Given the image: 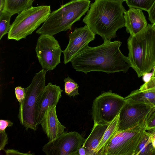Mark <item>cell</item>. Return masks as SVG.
I'll use <instances>...</instances> for the list:
<instances>
[{
	"mask_svg": "<svg viewBox=\"0 0 155 155\" xmlns=\"http://www.w3.org/2000/svg\"><path fill=\"white\" fill-rule=\"evenodd\" d=\"M122 43L119 41L104 40L95 47L87 45L81 49L71 61L77 71L85 74L91 71L107 73L127 72L131 65L128 57L121 52Z\"/></svg>",
	"mask_w": 155,
	"mask_h": 155,
	"instance_id": "cell-1",
	"label": "cell"
},
{
	"mask_svg": "<svg viewBox=\"0 0 155 155\" xmlns=\"http://www.w3.org/2000/svg\"><path fill=\"white\" fill-rule=\"evenodd\" d=\"M124 1L94 0L83 22L104 40L115 38L117 30L125 27Z\"/></svg>",
	"mask_w": 155,
	"mask_h": 155,
	"instance_id": "cell-2",
	"label": "cell"
},
{
	"mask_svg": "<svg viewBox=\"0 0 155 155\" xmlns=\"http://www.w3.org/2000/svg\"><path fill=\"white\" fill-rule=\"evenodd\" d=\"M128 58L131 67L140 78L150 72L155 64V26L148 24L127 40Z\"/></svg>",
	"mask_w": 155,
	"mask_h": 155,
	"instance_id": "cell-3",
	"label": "cell"
},
{
	"mask_svg": "<svg viewBox=\"0 0 155 155\" xmlns=\"http://www.w3.org/2000/svg\"><path fill=\"white\" fill-rule=\"evenodd\" d=\"M90 3V0H71L51 12L36 33L53 36L71 30L73 25L88 11Z\"/></svg>",
	"mask_w": 155,
	"mask_h": 155,
	"instance_id": "cell-4",
	"label": "cell"
},
{
	"mask_svg": "<svg viewBox=\"0 0 155 155\" xmlns=\"http://www.w3.org/2000/svg\"><path fill=\"white\" fill-rule=\"evenodd\" d=\"M47 71L42 69L35 74L30 84L25 88V97L19 104L18 117L20 124L26 130L36 131L38 128L36 123V111L39 99L44 90Z\"/></svg>",
	"mask_w": 155,
	"mask_h": 155,
	"instance_id": "cell-5",
	"label": "cell"
},
{
	"mask_svg": "<svg viewBox=\"0 0 155 155\" xmlns=\"http://www.w3.org/2000/svg\"><path fill=\"white\" fill-rule=\"evenodd\" d=\"M51 13L50 5L32 6L19 13L11 25L8 39L18 41L31 34Z\"/></svg>",
	"mask_w": 155,
	"mask_h": 155,
	"instance_id": "cell-6",
	"label": "cell"
},
{
	"mask_svg": "<svg viewBox=\"0 0 155 155\" xmlns=\"http://www.w3.org/2000/svg\"><path fill=\"white\" fill-rule=\"evenodd\" d=\"M146 129L145 123L117 131L97 155H134Z\"/></svg>",
	"mask_w": 155,
	"mask_h": 155,
	"instance_id": "cell-7",
	"label": "cell"
},
{
	"mask_svg": "<svg viewBox=\"0 0 155 155\" xmlns=\"http://www.w3.org/2000/svg\"><path fill=\"white\" fill-rule=\"evenodd\" d=\"M126 101L112 92H104L93 101L92 110L94 124H108L118 115Z\"/></svg>",
	"mask_w": 155,
	"mask_h": 155,
	"instance_id": "cell-8",
	"label": "cell"
},
{
	"mask_svg": "<svg viewBox=\"0 0 155 155\" xmlns=\"http://www.w3.org/2000/svg\"><path fill=\"white\" fill-rule=\"evenodd\" d=\"M35 50L42 68L47 71L53 70L61 62L62 51L58 41L52 35H41Z\"/></svg>",
	"mask_w": 155,
	"mask_h": 155,
	"instance_id": "cell-9",
	"label": "cell"
},
{
	"mask_svg": "<svg viewBox=\"0 0 155 155\" xmlns=\"http://www.w3.org/2000/svg\"><path fill=\"white\" fill-rule=\"evenodd\" d=\"M85 139L76 131L65 132L45 145L42 150L47 155H77Z\"/></svg>",
	"mask_w": 155,
	"mask_h": 155,
	"instance_id": "cell-10",
	"label": "cell"
},
{
	"mask_svg": "<svg viewBox=\"0 0 155 155\" xmlns=\"http://www.w3.org/2000/svg\"><path fill=\"white\" fill-rule=\"evenodd\" d=\"M152 107L144 104L126 101L119 113L117 131L145 123L146 116Z\"/></svg>",
	"mask_w": 155,
	"mask_h": 155,
	"instance_id": "cell-11",
	"label": "cell"
},
{
	"mask_svg": "<svg viewBox=\"0 0 155 155\" xmlns=\"http://www.w3.org/2000/svg\"><path fill=\"white\" fill-rule=\"evenodd\" d=\"M95 34L87 25L75 28L69 34V42L66 48L62 51L64 54V63L65 64L71 62L79 51L88 45L95 38Z\"/></svg>",
	"mask_w": 155,
	"mask_h": 155,
	"instance_id": "cell-12",
	"label": "cell"
},
{
	"mask_svg": "<svg viewBox=\"0 0 155 155\" xmlns=\"http://www.w3.org/2000/svg\"><path fill=\"white\" fill-rule=\"evenodd\" d=\"M63 91L59 86L50 82L45 86L37 104L36 116L37 125L40 124L47 110L50 107L56 106Z\"/></svg>",
	"mask_w": 155,
	"mask_h": 155,
	"instance_id": "cell-13",
	"label": "cell"
},
{
	"mask_svg": "<svg viewBox=\"0 0 155 155\" xmlns=\"http://www.w3.org/2000/svg\"><path fill=\"white\" fill-rule=\"evenodd\" d=\"M40 124L49 141L57 138L64 133L66 127L59 122L56 106L50 107L45 113Z\"/></svg>",
	"mask_w": 155,
	"mask_h": 155,
	"instance_id": "cell-14",
	"label": "cell"
},
{
	"mask_svg": "<svg viewBox=\"0 0 155 155\" xmlns=\"http://www.w3.org/2000/svg\"><path fill=\"white\" fill-rule=\"evenodd\" d=\"M124 15L126 31L130 35H134L139 32L148 25L142 10L129 8L125 11Z\"/></svg>",
	"mask_w": 155,
	"mask_h": 155,
	"instance_id": "cell-15",
	"label": "cell"
},
{
	"mask_svg": "<svg viewBox=\"0 0 155 155\" xmlns=\"http://www.w3.org/2000/svg\"><path fill=\"white\" fill-rule=\"evenodd\" d=\"M108 124H94L90 134L82 145L86 150L87 155H95L97 149Z\"/></svg>",
	"mask_w": 155,
	"mask_h": 155,
	"instance_id": "cell-16",
	"label": "cell"
},
{
	"mask_svg": "<svg viewBox=\"0 0 155 155\" xmlns=\"http://www.w3.org/2000/svg\"><path fill=\"white\" fill-rule=\"evenodd\" d=\"M126 101L144 104L151 107H155V90L134 91L124 98Z\"/></svg>",
	"mask_w": 155,
	"mask_h": 155,
	"instance_id": "cell-17",
	"label": "cell"
},
{
	"mask_svg": "<svg viewBox=\"0 0 155 155\" xmlns=\"http://www.w3.org/2000/svg\"><path fill=\"white\" fill-rule=\"evenodd\" d=\"M34 0H5L3 10L12 15L19 14L23 11L32 6Z\"/></svg>",
	"mask_w": 155,
	"mask_h": 155,
	"instance_id": "cell-18",
	"label": "cell"
},
{
	"mask_svg": "<svg viewBox=\"0 0 155 155\" xmlns=\"http://www.w3.org/2000/svg\"><path fill=\"white\" fill-rule=\"evenodd\" d=\"M119 114L108 125L96 151L95 155L109 142L117 132Z\"/></svg>",
	"mask_w": 155,
	"mask_h": 155,
	"instance_id": "cell-19",
	"label": "cell"
},
{
	"mask_svg": "<svg viewBox=\"0 0 155 155\" xmlns=\"http://www.w3.org/2000/svg\"><path fill=\"white\" fill-rule=\"evenodd\" d=\"M154 149L151 134L146 131L135 150L134 155H153Z\"/></svg>",
	"mask_w": 155,
	"mask_h": 155,
	"instance_id": "cell-20",
	"label": "cell"
},
{
	"mask_svg": "<svg viewBox=\"0 0 155 155\" xmlns=\"http://www.w3.org/2000/svg\"><path fill=\"white\" fill-rule=\"evenodd\" d=\"M12 15L5 11L2 10L0 12V40L9 32L11 26L10 18Z\"/></svg>",
	"mask_w": 155,
	"mask_h": 155,
	"instance_id": "cell-21",
	"label": "cell"
},
{
	"mask_svg": "<svg viewBox=\"0 0 155 155\" xmlns=\"http://www.w3.org/2000/svg\"><path fill=\"white\" fill-rule=\"evenodd\" d=\"M155 0H125L129 8H134L147 12Z\"/></svg>",
	"mask_w": 155,
	"mask_h": 155,
	"instance_id": "cell-22",
	"label": "cell"
},
{
	"mask_svg": "<svg viewBox=\"0 0 155 155\" xmlns=\"http://www.w3.org/2000/svg\"><path fill=\"white\" fill-rule=\"evenodd\" d=\"M64 81L65 92L67 95L75 97L79 94L78 92L79 86L74 81L68 76L64 79Z\"/></svg>",
	"mask_w": 155,
	"mask_h": 155,
	"instance_id": "cell-23",
	"label": "cell"
},
{
	"mask_svg": "<svg viewBox=\"0 0 155 155\" xmlns=\"http://www.w3.org/2000/svg\"><path fill=\"white\" fill-rule=\"evenodd\" d=\"M146 130H151L155 128V107H152L147 114L145 121Z\"/></svg>",
	"mask_w": 155,
	"mask_h": 155,
	"instance_id": "cell-24",
	"label": "cell"
},
{
	"mask_svg": "<svg viewBox=\"0 0 155 155\" xmlns=\"http://www.w3.org/2000/svg\"><path fill=\"white\" fill-rule=\"evenodd\" d=\"M15 95L19 104L23 101L25 97V88H23L21 86H18L15 88Z\"/></svg>",
	"mask_w": 155,
	"mask_h": 155,
	"instance_id": "cell-25",
	"label": "cell"
},
{
	"mask_svg": "<svg viewBox=\"0 0 155 155\" xmlns=\"http://www.w3.org/2000/svg\"><path fill=\"white\" fill-rule=\"evenodd\" d=\"M139 89L141 91L155 90V77H151L150 79L141 85Z\"/></svg>",
	"mask_w": 155,
	"mask_h": 155,
	"instance_id": "cell-26",
	"label": "cell"
},
{
	"mask_svg": "<svg viewBox=\"0 0 155 155\" xmlns=\"http://www.w3.org/2000/svg\"><path fill=\"white\" fill-rule=\"evenodd\" d=\"M0 150H3L8 143V138L5 130L0 131Z\"/></svg>",
	"mask_w": 155,
	"mask_h": 155,
	"instance_id": "cell-27",
	"label": "cell"
},
{
	"mask_svg": "<svg viewBox=\"0 0 155 155\" xmlns=\"http://www.w3.org/2000/svg\"><path fill=\"white\" fill-rule=\"evenodd\" d=\"M148 18L151 23L155 24V0L151 7L147 12Z\"/></svg>",
	"mask_w": 155,
	"mask_h": 155,
	"instance_id": "cell-28",
	"label": "cell"
},
{
	"mask_svg": "<svg viewBox=\"0 0 155 155\" xmlns=\"http://www.w3.org/2000/svg\"><path fill=\"white\" fill-rule=\"evenodd\" d=\"M13 124V123L9 120H0V131L5 130L7 127H12Z\"/></svg>",
	"mask_w": 155,
	"mask_h": 155,
	"instance_id": "cell-29",
	"label": "cell"
},
{
	"mask_svg": "<svg viewBox=\"0 0 155 155\" xmlns=\"http://www.w3.org/2000/svg\"><path fill=\"white\" fill-rule=\"evenodd\" d=\"M5 154L6 155H34V153H22L19 152L17 150H14V149H7V150H4Z\"/></svg>",
	"mask_w": 155,
	"mask_h": 155,
	"instance_id": "cell-30",
	"label": "cell"
},
{
	"mask_svg": "<svg viewBox=\"0 0 155 155\" xmlns=\"http://www.w3.org/2000/svg\"><path fill=\"white\" fill-rule=\"evenodd\" d=\"M77 155H87L86 150L82 146L78 148Z\"/></svg>",
	"mask_w": 155,
	"mask_h": 155,
	"instance_id": "cell-31",
	"label": "cell"
},
{
	"mask_svg": "<svg viewBox=\"0 0 155 155\" xmlns=\"http://www.w3.org/2000/svg\"><path fill=\"white\" fill-rule=\"evenodd\" d=\"M149 132L151 134L152 143L153 147L155 148V128L149 130Z\"/></svg>",
	"mask_w": 155,
	"mask_h": 155,
	"instance_id": "cell-32",
	"label": "cell"
},
{
	"mask_svg": "<svg viewBox=\"0 0 155 155\" xmlns=\"http://www.w3.org/2000/svg\"><path fill=\"white\" fill-rule=\"evenodd\" d=\"M5 0H0V12L2 11L4 8Z\"/></svg>",
	"mask_w": 155,
	"mask_h": 155,
	"instance_id": "cell-33",
	"label": "cell"
},
{
	"mask_svg": "<svg viewBox=\"0 0 155 155\" xmlns=\"http://www.w3.org/2000/svg\"><path fill=\"white\" fill-rule=\"evenodd\" d=\"M153 68L154 70L152 75L151 76V77H155V64Z\"/></svg>",
	"mask_w": 155,
	"mask_h": 155,
	"instance_id": "cell-34",
	"label": "cell"
},
{
	"mask_svg": "<svg viewBox=\"0 0 155 155\" xmlns=\"http://www.w3.org/2000/svg\"><path fill=\"white\" fill-rule=\"evenodd\" d=\"M153 155H155V148L153 152Z\"/></svg>",
	"mask_w": 155,
	"mask_h": 155,
	"instance_id": "cell-35",
	"label": "cell"
},
{
	"mask_svg": "<svg viewBox=\"0 0 155 155\" xmlns=\"http://www.w3.org/2000/svg\"><path fill=\"white\" fill-rule=\"evenodd\" d=\"M155 26V24H153Z\"/></svg>",
	"mask_w": 155,
	"mask_h": 155,
	"instance_id": "cell-36",
	"label": "cell"
}]
</instances>
